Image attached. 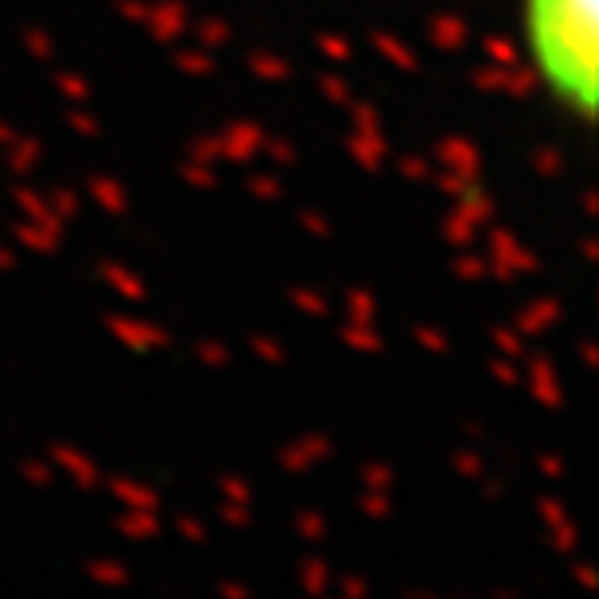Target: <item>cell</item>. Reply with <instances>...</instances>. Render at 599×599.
I'll use <instances>...</instances> for the list:
<instances>
[{
  "instance_id": "1",
  "label": "cell",
  "mask_w": 599,
  "mask_h": 599,
  "mask_svg": "<svg viewBox=\"0 0 599 599\" xmlns=\"http://www.w3.org/2000/svg\"><path fill=\"white\" fill-rule=\"evenodd\" d=\"M596 0H522V36L545 90L580 121L596 117Z\"/></svg>"
}]
</instances>
